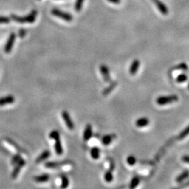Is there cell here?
I'll use <instances>...</instances> for the list:
<instances>
[{
    "label": "cell",
    "instance_id": "484cf974",
    "mask_svg": "<svg viewBox=\"0 0 189 189\" xmlns=\"http://www.w3.org/2000/svg\"><path fill=\"white\" fill-rule=\"evenodd\" d=\"M187 78H188V76L186 74H181L176 78V81L178 83H183V82L186 81Z\"/></svg>",
    "mask_w": 189,
    "mask_h": 189
},
{
    "label": "cell",
    "instance_id": "cb8c5ba5",
    "mask_svg": "<svg viewBox=\"0 0 189 189\" xmlns=\"http://www.w3.org/2000/svg\"><path fill=\"white\" fill-rule=\"evenodd\" d=\"M104 180L106 182H111L113 180V174H112L111 171H107L104 174Z\"/></svg>",
    "mask_w": 189,
    "mask_h": 189
},
{
    "label": "cell",
    "instance_id": "d4e9b609",
    "mask_svg": "<svg viewBox=\"0 0 189 189\" xmlns=\"http://www.w3.org/2000/svg\"><path fill=\"white\" fill-rule=\"evenodd\" d=\"M49 137L51 138V140H57V139L60 138V133L58 132V131H57V130H53V131L50 132Z\"/></svg>",
    "mask_w": 189,
    "mask_h": 189
},
{
    "label": "cell",
    "instance_id": "ac0fdd59",
    "mask_svg": "<svg viewBox=\"0 0 189 189\" xmlns=\"http://www.w3.org/2000/svg\"><path fill=\"white\" fill-rule=\"evenodd\" d=\"M189 176V170H186L184 172H182V174H180L177 177L176 179V182L178 183L182 182L183 181H184L186 178H188Z\"/></svg>",
    "mask_w": 189,
    "mask_h": 189
},
{
    "label": "cell",
    "instance_id": "4fadbf2b",
    "mask_svg": "<svg viewBox=\"0 0 189 189\" xmlns=\"http://www.w3.org/2000/svg\"><path fill=\"white\" fill-rule=\"evenodd\" d=\"M115 137H116L115 134H106V135H104L103 137H102V143L103 144V145H105V146L109 145Z\"/></svg>",
    "mask_w": 189,
    "mask_h": 189
},
{
    "label": "cell",
    "instance_id": "6da1fadb",
    "mask_svg": "<svg viewBox=\"0 0 189 189\" xmlns=\"http://www.w3.org/2000/svg\"><path fill=\"white\" fill-rule=\"evenodd\" d=\"M37 16V11L34 10L30 13L29 15L26 16L24 17H19L17 16L16 15H12L11 18L14 21L17 22V23H32L35 21L36 18Z\"/></svg>",
    "mask_w": 189,
    "mask_h": 189
},
{
    "label": "cell",
    "instance_id": "3957f363",
    "mask_svg": "<svg viewBox=\"0 0 189 189\" xmlns=\"http://www.w3.org/2000/svg\"><path fill=\"white\" fill-rule=\"evenodd\" d=\"M51 13L53 14V16H55L60 18H61L62 20H64V21H67V22L72 21V19H73V17H72L71 14L66 13V12L62 11H60V10L57 9H54L52 10Z\"/></svg>",
    "mask_w": 189,
    "mask_h": 189
},
{
    "label": "cell",
    "instance_id": "4316f807",
    "mask_svg": "<svg viewBox=\"0 0 189 189\" xmlns=\"http://www.w3.org/2000/svg\"><path fill=\"white\" fill-rule=\"evenodd\" d=\"M188 134H189V126L181 132L179 136V140H182V139L184 138L185 137H186Z\"/></svg>",
    "mask_w": 189,
    "mask_h": 189
},
{
    "label": "cell",
    "instance_id": "d6986e66",
    "mask_svg": "<svg viewBox=\"0 0 189 189\" xmlns=\"http://www.w3.org/2000/svg\"><path fill=\"white\" fill-rule=\"evenodd\" d=\"M62 163H59L57 162H48L45 164V167L49 169H56L60 168V165Z\"/></svg>",
    "mask_w": 189,
    "mask_h": 189
},
{
    "label": "cell",
    "instance_id": "8fae6325",
    "mask_svg": "<svg viewBox=\"0 0 189 189\" xmlns=\"http://www.w3.org/2000/svg\"><path fill=\"white\" fill-rule=\"evenodd\" d=\"M92 135V130L91 125L88 124L86 126L85 130L83 132V140L84 141H88Z\"/></svg>",
    "mask_w": 189,
    "mask_h": 189
},
{
    "label": "cell",
    "instance_id": "83f0119b",
    "mask_svg": "<svg viewBox=\"0 0 189 189\" xmlns=\"http://www.w3.org/2000/svg\"><path fill=\"white\" fill-rule=\"evenodd\" d=\"M136 158L133 156H130L127 158V162L130 165H134L136 163Z\"/></svg>",
    "mask_w": 189,
    "mask_h": 189
},
{
    "label": "cell",
    "instance_id": "e0dca14e",
    "mask_svg": "<svg viewBox=\"0 0 189 189\" xmlns=\"http://www.w3.org/2000/svg\"><path fill=\"white\" fill-rule=\"evenodd\" d=\"M100 148L97 147H93L90 150V156H91L92 158L94 160H97L100 158Z\"/></svg>",
    "mask_w": 189,
    "mask_h": 189
},
{
    "label": "cell",
    "instance_id": "836d02e7",
    "mask_svg": "<svg viewBox=\"0 0 189 189\" xmlns=\"http://www.w3.org/2000/svg\"><path fill=\"white\" fill-rule=\"evenodd\" d=\"M107 1L112 4H118L120 3V0H107Z\"/></svg>",
    "mask_w": 189,
    "mask_h": 189
},
{
    "label": "cell",
    "instance_id": "44dd1931",
    "mask_svg": "<svg viewBox=\"0 0 189 189\" xmlns=\"http://www.w3.org/2000/svg\"><path fill=\"white\" fill-rule=\"evenodd\" d=\"M84 2V0H76L75 2V6H74V9L75 11L77 12H79L81 11L82 7Z\"/></svg>",
    "mask_w": 189,
    "mask_h": 189
},
{
    "label": "cell",
    "instance_id": "7c38bea8",
    "mask_svg": "<svg viewBox=\"0 0 189 189\" xmlns=\"http://www.w3.org/2000/svg\"><path fill=\"white\" fill-rule=\"evenodd\" d=\"M148 124H149V120L146 117L139 118V119L137 120L135 122L136 126H137L138 128L145 127V126H148Z\"/></svg>",
    "mask_w": 189,
    "mask_h": 189
},
{
    "label": "cell",
    "instance_id": "ffe728a7",
    "mask_svg": "<svg viewBox=\"0 0 189 189\" xmlns=\"http://www.w3.org/2000/svg\"><path fill=\"white\" fill-rule=\"evenodd\" d=\"M69 179H68L67 176L65 175L61 176V186H60V187H61L62 188H66L69 186Z\"/></svg>",
    "mask_w": 189,
    "mask_h": 189
},
{
    "label": "cell",
    "instance_id": "ba28073f",
    "mask_svg": "<svg viewBox=\"0 0 189 189\" xmlns=\"http://www.w3.org/2000/svg\"><path fill=\"white\" fill-rule=\"evenodd\" d=\"M15 102V97L13 95H7L0 97V106L11 104Z\"/></svg>",
    "mask_w": 189,
    "mask_h": 189
},
{
    "label": "cell",
    "instance_id": "5b68a950",
    "mask_svg": "<svg viewBox=\"0 0 189 189\" xmlns=\"http://www.w3.org/2000/svg\"><path fill=\"white\" fill-rule=\"evenodd\" d=\"M16 40V35L14 33H11L10 35L9 39H8L7 44H6L5 47H4V51L7 53H9L11 51L12 49H13V46Z\"/></svg>",
    "mask_w": 189,
    "mask_h": 189
},
{
    "label": "cell",
    "instance_id": "52a82bcc",
    "mask_svg": "<svg viewBox=\"0 0 189 189\" xmlns=\"http://www.w3.org/2000/svg\"><path fill=\"white\" fill-rule=\"evenodd\" d=\"M153 2L155 4V5L156 6V7L158 8V9L159 10V11L161 13L162 15L166 16L168 14V9L167 7V6L164 3H162L160 0H152Z\"/></svg>",
    "mask_w": 189,
    "mask_h": 189
},
{
    "label": "cell",
    "instance_id": "277c9868",
    "mask_svg": "<svg viewBox=\"0 0 189 189\" xmlns=\"http://www.w3.org/2000/svg\"><path fill=\"white\" fill-rule=\"evenodd\" d=\"M62 117L65 123L67 126V128L70 130H73L74 129V124L72 121L71 117H70L69 113L67 111H63L62 112Z\"/></svg>",
    "mask_w": 189,
    "mask_h": 189
},
{
    "label": "cell",
    "instance_id": "30bf717a",
    "mask_svg": "<svg viewBox=\"0 0 189 189\" xmlns=\"http://www.w3.org/2000/svg\"><path fill=\"white\" fill-rule=\"evenodd\" d=\"M140 62L139 60H134L133 62H132L131 65L130 67V74H132V75H134L137 72L139 68H140Z\"/></svg>",
    "mask_w": 189,
    "mask_h": 189
},
{
    "label": "cell",
    "instance_id": "7a4b0ae2",
    "mask_svg": "<svg viewBox=\"0 0 189 189\" xmlns=\"http://www.w3.org/2000/svg\"><path fill=\"white\" fill-rule=\"evenodd\" d=\"M179 97L178 96L175 94H172V95H165V96H160L156 99V103L158 105L163 106L165 104L173 103L178 101Z\"/></svg>",
    "mask_w": 189,
    "mask_h": 189
},
{
    "label": "cell",
    "instance_id": "9c48e42d",
    "mask_svg": "<svg viewBox=\"0 0 189 189\" xmlns=\"http://www.w3.org/2000/svg\"><path fill=\"white\" fill-rule=\"evenodd\" d=\"M100 72L102 76H103L104 79L105 80L106 82H111V79L110 77V74L109 71L108 67H106L105 65H102L100 66Z\"/></svg>",
    "mask_w": 189,
    "mask_h": 189
},
{
    "label": "cell",
    "instance_id": "2e32d148",
    "mask_svg": "<svg viewBox=\"0 0 189 189\" xmlns=\"http://www.w3.org/2000/svg\"><path fill=\"white\" fill-rule=\"evenodd\" d=\"M55 150L58 155H62L63 153V148H62L61 141H60V138L55 140Z\"/></svg>",
    "mask_w": 189,
    "mask_h": 189
},
{
    "label": "cell",
    "instance_id": "8992f818",
    "mask_svg": "<svg viewBox=\"0 0 189 189\" xmlns=\"http://www.w3.org/2000/svg\"><path fill=\"white\" fill-rule=\"evenodd\" d=\"M25 164H26L25 160L23 158V159H22L21 161L18 162V163H17L16 165L15 168H14L13 172H12V173H11L12 179H15L17 177L18 175V174L20 173V172H21L22 168H23V167L25 165Z\"/></svg>",
    "mask_w": 189,
    "mask_h": 189
},
{
    "label": "cell",
    "instance_id": "f1b7e54d",
    "mask_svg": "<svg viewBox=\"0 0 189 189\" xmlns=\"http://www.w3.org/2000/svg\"><path fill=\"white\" fill-rule=\"evenodd\" d=\"M7 141L8 142H9V144H11V146H13V147H15L16 148V149L18 151H19V152H23V149H21V148L19 146H18L15 143V142H13V141H11V140H8V139H7Z\"/></svg>",
    "mask_w": 189,
    "mask_h": 189
},
{
    "label": "cell",
    "instance_id": "1f68e13d",
    "mask_svg": "<svg viewBox=\"0 0 189 189\" xmlns=\"http://www.w3.org/2000/svg\"><path fill=\"white\" fill-rule=\"evenodd\" d=\"M10 19L6 16H0V24L2 23H9Z\"/></svg>",
    "mask_w": 189,
    "mask_h": 189
},
{
    "label": "cell",
    "instance_id": "603a6c76",
    "mask_svg": "<svg viewBox=\"0 0 189 189\" xmlns=\"http://www.w3.org/2000/svg\"><path fill=\"white\" fill-rule=\"evenodd\" d=\"M22 159H23V158H22L19 154H16L15 156H13V158H12L11 164L13 165H16Z\"/></svg>",
    "mask_w": 189,
    "mask_h": 189
},
{
    "label": "cell",
    "instance_id": "5bb4252c",
    "mask_svg": "<svg viewBox=\"0 0 189 189\" xmlns=\"http://www.w3.org/2000/svg\"><path fill=\"white\" fill-rule=\"evenodd\" d=\"M50 156H51V152H50L49 151H44V152H42L41 154L39 155L37 159H36V162H37V163H40V162H41L42 161H44V160L47 159Z\"/></svg>",
    "mask_w": 189,
    "mask_h": 189
},
{
    "label": "cell",
    "instance_id": "7402d4cb",
    "mask_svg": "<svg viewBox=\"0 0 189 189\" xmlns=\"http://www.w3.org/2000/svg\"><path fill=\"white\" fill-rule=\"evenodd\" d=\"M140 179L139 178L138 176H135V177H134L132 179L131 182H130V188L132 189L136 188V187L138 186V184H140Z\"/></svg>",
    "mask_w": 189,
    "mask_h": 189
},
{
    "label": "cell",
    "instance_id": "d6a6232c",
    "mask_svg": "<svg viewBox=\"0 0 189 189\" xmlns=\"http://www.w3.org/2000/svg\"><path fill=\"white\" fill-rule=\"evenodd\" d=\"M182 160L183 162L189 164V156H188V155H185V156L182 157Z\"/></svg>",
    "mask_w": 189,
    "mask_h": 189
},
{
    "label": "cell",
    "instance_id": "f546056e",
    "mask_svg": "<svg viewBox=\"0 0 189 189\" xmlns=\"http://www.w3.org/2000/svg\"><path fill=\"white\" fill-rule=\"evenodd\" d=\"M116 86V82H114V83L111 84V86H110V87L107 88L105 90H104V91L103 92V94H104V95H106V94H107L109 93V92H111V90H113L114 88H115Z\"/></svg>",
    "mask_w": 189,
    "mask_h": 189
},
{
    "label": "cell",
    "instance_id": "4dcf8cb0",
    "mask_svg": "<svg viewBox=\"0 0 189 189\" xmlns=\"http://www.w3.org/2000/svg\"><path fill=\"white\" fill-rule=\"evenodd\" d=\"M174 69L186 70V69H188V66L186 65V64L182 63V64H180V65H179L176 66V67H175V68H174Z\"/></svg>",
    "mask_w": 189,
    "mask_h": 189
},
{
    "label": "cell",
    "instance_id": "e575fe53",
    "mask_svg": "<svg viewBox=\"0 0 189 189\" xmlns=\"http://www.w3.org/2000/svg\"><path fill=\"white\" fill-rule=\"evenodd\" d=\"M188 89H189V84H188Z\"/></svg>",
    "mask_w": 189,
    "mask_h": 189
},
{
    "label": "cell",
    "instance_id": "9a60e30c",
    "mask_svg": "<svg viewBox=\"0 0 189 189\" xmlns=\"http://www.w3.org/2000/svg\"><path fill=\"white\" fill-rule=\"evenodd\" d=\"M49 179H50V176L49 175V174H41V175H39L34 177V180L37 183L46 182H47V181H49Z\"/></svg>",
    "mask_w": 189,
    "mask_h": 189
}]
</instances>
